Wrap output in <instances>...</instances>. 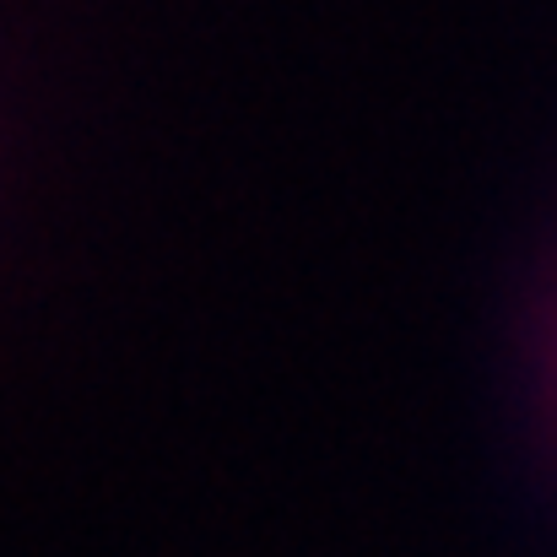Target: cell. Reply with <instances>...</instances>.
<instances>
[{
	"instance_id": "obj_1",
	"label": "cell",
	"mask_w": 557,
	"mask_h": 557,
	"mask_svg": "<svg viewBox=\"0 0 557 557\" xmlns=\"http://www.w3.org/2000/svg\"><path fill=\"white\" fill-rule=\"evenodd\" d=\"M553 406H557V379H553Z\"/></svg>"
}]
</instances>
